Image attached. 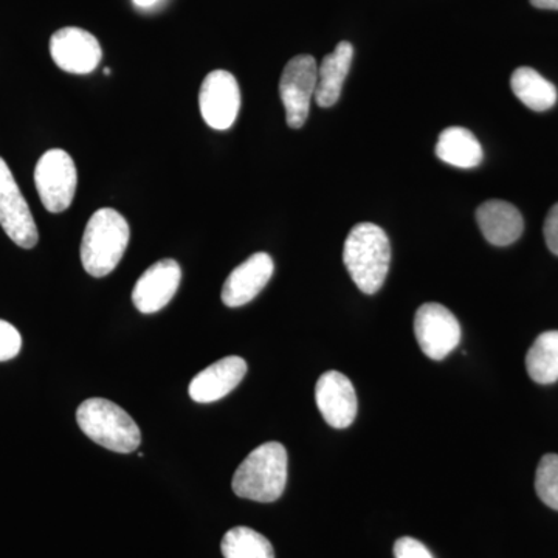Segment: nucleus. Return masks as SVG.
Segmentation results:
<instances>
[{
    "mask_svg": "<svg viewBox=\"0 0 558 558\" xmlns=\"http://www.w3.org/2000/svg\"><path fill=\"white\" fill-rule=\"evenodd\" d=\"M343 263L363 293L379 292L391 263V244L385 230L376 223H357L344 241Z\"/></svg>",
    "mask_w": 558,
    "mask_h": 558,
    "instance_id": "nucleus-1",
    "label": "nucleus"
},
{
    "mask_svg": "<svg viewBox=\"0 0 558 558\" xmlns=\"http://www.w3.org/2000/svg\"><path fill=\"white\" fill-rule=\"evenodd\" d=\"M130 238V226L117 209L101 208L95 211L81 242L84 270L90 277H108L123 258Z\"/></svg>",
    "mask_w": 558,
    "mask_h": 558,
    "instance_id": "nucleus-2",
    "label": "nucleus"
},
{
    "mask_svg": "<svg viewBox=\"0 0 558 558\" xmlns=\"http://www.w3.org/2000/svg\"><path fill=\"white\" fill-rule=\"evenodd\" d=\"M288 484V451L279 442L256 447L234 472V494L258 502H274Z\"/></svg>",
    "mask_w": 558,
    "mask_h": 558,
    "instance_id": "nucleus-3",
    "label": "nucleus"
},
{
    "mask_svg": "<svg viewBox=\"0 0 558 558\" xmlns=\"http://www.w3.org/2000/svg\"><path fill=\"white\" fill-rule=\"evenodd\" d=\"M76 422L87 438L116 453H132L142 444L134 418L110 400L87 399L76 411Z\"/></svg>",
    "mask_w": 558,
    "mask_h": 558,
    "instance_id": "nucleus-4",
    "label": "nucleus"
},
{
    "mask_svg": "<svg viewBox=\"0 0 558 558\" xmlns=\"http://www.w3.org/2000/svg\"><path fill=\"white\" fill-rule=\"evenodd\" d=\"M35 183L47 211L64 213L75 199L78 183L75 161L65 150H47L36 165Z\"/></svg>",
    "mask_w": 558,
    "mask_h": 558,
    "instance_id": "nucleus-5",
    "label": "nucleus"
},
{
    "mask_svg": "<svg viewBox=\"0 0 558 558\" xmlns=\"http://www.w3.org/2000/svg\"><path fill=\"white\" fill-rule=\"evenodd\" d=\"M317 83L318 64L311 54L292 58L282 70L279 95L284 105L286 119L292 130H300L306 123Z\"/></svg>",
    "mask_w": 558,
    "mask_h": 558,
    "instance_id": "nucleus-6",
    "label": "nucleus"
},
{
    "mask_svg": "<svg viewBox=\"0 0 558 558\" xmlns=\"http://www.w3.org/2000/svg\"><path fill=\"white\" fill-rule=\"evenodd\" d=\"M0 226L14 244L33 248L39 241L38 227L22 196L7 161L0 157Z\"/></svg>",
    "mask_w": 558,
    "mask_h": 558,
    "instance_id": "nucleus-7",
    "label": "nucleus"
},
{
    "mask_svg": "<svg viewBox=\"0 0 558 558\" xmlns=\"http://www.w3.org/2000/svg\"><path fill=\"white\" fill-rule=\"evenodd\" d=\"M414 336L428 359L444 360L461 343V325L442 304L427 303L416 312Z\"/></svg>",
    "mask_w": 558,
    "mask_h": 558,
    "instance_id": "nucleus-8",
    "label": "nucleus"
},
{
    "mask_svg": "<svg viewBox=\"0 0 558 558\" xmlns=\"http://www.w3.org/2000/svg\"><path fill=\"white\" fill-rule=\"evenodd\" d=\"M201 113L216 131L233 126L241 109V90L236 78L227 70H213L205 76L199 94Z\"/></svg>",
    "mask_w": 558,
    "mask_h": 558,
    "instance_id": "nucleus-9",
    "label": "nucleus"
},
{
    "mask_svg": "<svg viewBox=\"0 0 558 558\" xmlns=\"http://www.w3.org/2000/svg\"><path fill=\"white\" fill-rule=\"evenodd\" d=\"M51 60L64 72L89 75L100 65V43L92 33L78 27L61 28L50 39Z\"/></svg>",
    "mask_w": 558,
    "mask_h": 558,
    "instance_id": "nucleus-10",
    "label": "nucleus"
},
{
    "mask_svg": "<svg viewBox=\"0 0 558 558\" xmlns=\"http://www.w3.org/2000/svg\"><path fill=\"white\" fill-rule=\"evenodd\" d=\"M319 413L330 427L348 428L357 416V395L354 385L339 371L323 374L315 387Z\"/></svg>",
    "mask_w": 558,
    "mask_h": 558,
    "instance_id": "nucleus-11",
    "label": "nucleus"
},
{
    "mask_svg": "<svg viewBox=\"0 0 558 558\" xmlns=\"http://www.w3.org/2000/svg\"><path fill=\"white\" fill-rule=\"evenodd\" d=\"M182 281V269L174 259L153 264L135 282L132 301L142 314H156L170 304Z\"/></svg>",
    "mask_w": 558,
    "mask_h": 558,
    "instance_id": "nucleus-12",
    "label": "nucleus"
},
{
    "mask_svg": "<svg viewBox=\"0 0 558 558\" xmlns=\"http://www.w3.org/2000/svg\"><path fill=\"white\" fill-rule=\"evenodd\" d=\"M275 264L269 253H255L231 271L223 282L222 301L227 307H241L259 295L274 277Z\"/></svg>",
    "mask_w": 558,
    "mask_h": 558,
    "instance_id": "nucleus-13",
    "label": "nucleus"
},
{
    "mask_svg": "<svg viewBox=\"0 0 558 558\" xmlns=\"http://www.w3.org/2000/svg\"><path fill=\"white\" fill-rule=\"evenodd\" d=\"M247 374V363L244 359L231 355L220 359L201 371L190 384V398L197 403H211L226 398Z\"/></svg>",
    "mask_w": 558,
    "mask_h": 558,
    "instance_id": "nucleus-14",
    "label": "nucleus"
},
{
    "mask_svg": "<svg viewBox=\"0 0 558 558\" xmlns=\"http://www.w3.org/2000/svg\"><path fill=\"white\" fill-rule=\"evenodd\" d=\"M481 233L492 245L506 247L519 241L524 230L523 216L506 201H487L476 209Z\"/></svg>",
    "mask_w": 558,
    "mask_h": 558,
    "instance_id": "nucleus-15",
    "label": "nucleus"
},
{
    "mask_svg": "<svg viewBox=\"0 0 558 558\" xmlns=\"http://www.w3.org/2000/svg\"><path fill=\"white\" fill-rule=\"evenodd\" d=\"M352 58H354V47L348 40H341L332 53L326 54L318 68V83L315 90V101L319 108H332L340 100Z\"/></svg>",
    "mask_w": 558,
    "mask_h": 558,
    "instance_id": "nucleus-16",
    "label": "nucleus"
},
{
    "mask_svg": "<svg viewBox=\"0 0 558 558\" xmlns=\"http://www.w3.org/2000/svg\"><path fill=\"white\" fill-rule=\"evenodd\" d=\"M436 156L451 167L472 170L483 161V146L465 128L451 126L440 132Z\"/></svg>",
    "mask_w": 558,
    "mask_h": 558,
    "instance_id": "nucleus-17",
    "label": "nucleus"
},
{
    "mask_svg": "<svg viewBox=\"0 0 558 558\" xmlns=\"http://www.w3.org/2000/svg\"><path fill=\"white\" fill-rule=\"evenodd\" d=\"M510 87L513 94L524 106L535 112H545L554 108L557 102L558 94L556 86L543 78L537 70L531 68H520L512 73Z\"/></svg>",
    "mask_w": 558,
    "mask_h": 558,
    "instance_id": "nucleus-18",
    "label": "nucleus"
},
{
    "mask_svg": "<svg viewBox=\"0 0 558 558\" xmlns=\"http://www.w3.org/2000/svg\"><path fill=\"white\" fill-rule=\"evenodd\" d=\"M529 376L539 385L558 380V330L539 333L526 355Z\"/></svg>",
    "mask_w": 558,
    "mask_h": 558,
    "instance_id": "nucleus-19",
    "label": "nucleus"
},
{
    "mask_svg": "<svg viewBox=\"0 0 558 558\" xmlns=\"http://www.w3.org/2000/svg\"><path fill=\"white\" fill-rule=\"evenodd\" d=\"M220 550L226 558H275L269 539L245 526L230 529L223 535Z\"/></svg>",
    "mask_w": 558,
    "mask_h": 558,
    "instance_id": "nucleus-20",
    "label": "nucleus"
},
{
    "mask_svg": "<svg viewBox=\"0 0 558 558\" xmlns=\"http://www.w3.org/2000/svg\"><path fill=\"white\" fill-rule=\"evenodd\" d=\"M535 490L548 508L558 510V454H546L539 461Z\"/></svg>",
    "mask_w": 558,
    "mask_h": 558,
    "instance_id": "nucleus-21",
    "label": "nucleus"
},
{
    "mask_svg": "<svg viewBox=\"0 0 558 558\" xmlns=\"http://www.w3.org/2000/svg\"><path fill=\"white\" fill-rule=\"evenodd\" d=\"M22 348L20 330L11 323L0 319V362L16 357Z\"/></svg>",
    "mask_w": 558,
    "mask_h": 558,
    "instance_id": "nucleus-22",
    "label": "nucleus"
},
{
    "mask_svg": "<svg viewBox=\"0 0 558 558\" xmlns=\"http://www.w3.org/2000/svg\"><path fill=\"white\" fill-rule=\"evenodd\" d=\"M395 557L396 558H435L427 549V546L422 545L413 537H402L395 543Z\"/></svg>",
    "mask_w": 558,
    "mask_h": 558,
    "instance_id": "nucleus-23",
    "label": "nucleus"
},
{
    "mask_svg": "<svg viewBox=\"0 0 558 558\" xmlns=\"http://www.w3.org/2000/svg\"><path fill=\"white\" fill-rule=\"evenodd\" d=\"M543 233H545L546 245H548L554 255L558 256V204L549 209L545 227H543Z\"/></svg>",
    "mask_w": 558,
    "mask_h": 558,
    "instance_id": "nucleus-24",
    "label": "nucleus"
},
{
    "mask_svg": "<svg viewBox=\"0 0 558 558\" xmlns=\"http://www.w3.org/2000/svg\"><path fill=\"white\" fill-rule=\"evenodd\" d=\"M531 3L539 10H558V0H531Z\"/></svg>",
    "mask_w": 558,
    "mask_h": 558,
    "instance_id": "nucleus-25",
    "label": "nucleus"
},
{
    "mask_svg": "<svg viewBox=\"0 0 558 558\" xmlns=\"http://www.w3.org/2000/svg\"><path fill=\"white\" fill-rule=\"evenodd\" d=\"M159 0H134L135 5L140 9H149V7L156 5Z\"/></svg>",
    "mask_w": 558,
    "mask_h": 558,
    "instance_id": "nucleus-26",
    "label": "nucleus"
}]
</instances>
